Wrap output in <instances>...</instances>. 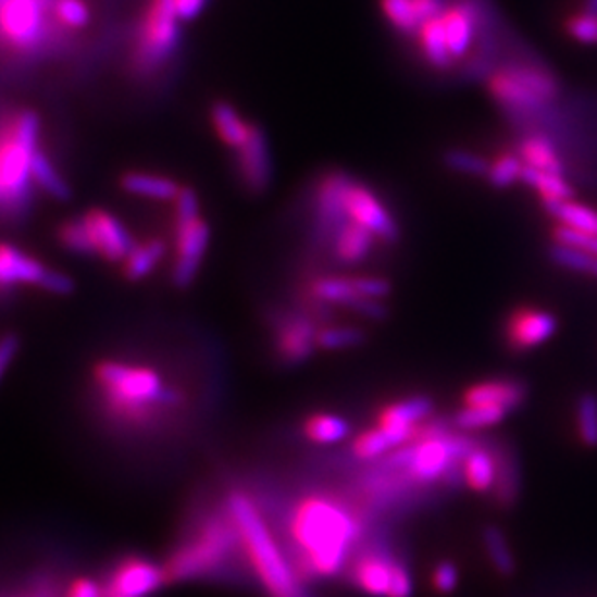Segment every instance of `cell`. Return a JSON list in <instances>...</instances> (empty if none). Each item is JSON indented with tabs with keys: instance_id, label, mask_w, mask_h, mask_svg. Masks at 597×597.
Listing matches in <instances>:
<instances>
[{
	"instance_id": "28",
	"label": "cell",
	"mask_w": 597,
	"mask_h": 597,
	"mask_svg": "<svg viewBox=\"0 0 597 597\" xmlns=\"http://www.w3.org/2000/svg\"><path fill=\"white\" fill-rule=\"evenodd\" d=\"M119 187L130 197L153 200V202H173L183 185H178L175 178L165 177L160 173L126 171L119 177Z\"/></svg>"
},
{
	"instance_id": "12",
	"label": "cell",
	"mask_w": 597,
	"mask_h": 597,
	"mask_svg": "<svg viewBox=\"0 0 597 597\" xmlns=\"http://www.w3.org/2000/svg\"><path fill=\"white\" fill-rule=\"evenodd\" d=\"M344 208L349 222L363 225L375 235L376 241L394 245L400 239V225L396 222L393 212L388 210L383 198L378 197L365 183L353 177L349 178L348 187L344 192Z\"/></svg>"
},
{
	"instance_id": "10",
	"label": "cell",
	"mask_w": 597,
	"mask_h": 597,
	"mask_svg": "<svg viewBox=\"0 0 597 597\" xmlns=\"http://www.w3.org/2000/svg\"><path fill=\"white\" fill-rule=\"evenodd\" d=\"M177 10L173 0H150L138 32V63L144 69H158L175 53L178 45Z\"/></svg>"
},
{
	"instance_id": "15",
	"label": "cell",
	"mask_w": 597,
	"mask_h": 597,
	"mask_svg": "<svg viewBox=\"0 0 597 597\" xmlns=\"http://www.w3.org/2000/svg\"><path fill=\"white\" fill-rule=\"evenodd\" d=\"M41 0H0V36L14 49H32L43 36Z\"/></svg>"
},
{
	"instance_id": "16",
	"label": "cell",
	"mask_w": 597,
	"mask_h": 597,
	"mask_svg": "<svg viewBox=\"0 0 597 597\" xmlns=\"http://www.w3.org/2000/svg\"><path fill=\"white\" fill-rule=\"evenodd\" d=\"M86 223L89 241L96 250V259H101L108 264H121L126 254L133 250L136 239L133 233L126 229L115 214L103 208H89L86 214H82Z\"/></svg>"
},
{
	"instance_id": "41",
	"label": "cell",
	"mask_w": 597,
	"mask_h": 597,
	"mask_svg": "<svg viewBox=\"0 0 597 597\" xmlns=\"http://www.w3.org/2000/svg\"><path fill=\"white\" fill-rule=\"evenodd\" d=\"M522 171H524V161L520 160L518 152H499L489 160V171L485 181L490 187L505 190V188L514 187L517 183H522Z\"/></svg>"
},
{
	"instance_id": "37",
	"label": "cell",
	"mask_w": 597,
	"mask_h": 597,
	"mask_svg": "<svg viewBox=\"0 0 597 597\" xmlns=\"http://www.w3.org/2000/svg\"><path fill=\"white\" fill-rule=\"evenodd\" d=\"M522 183L526 187L534 188L535 192L542 198V202H551V200H571L574 197L571 183L564 178V175H555V173H545V171L532 170L524 165L522 171Z\"/></svg>"
},
{
	"instance_id": "6",
	"label": "cell",
	"mask_w": 597,
	"mask_h": 597,
	"mask_svg": "<svg viewBox=\"0 0 597 597\" xmlns=\"http://www.w3.org/2000/svg\"><path fill=\"white\" fill-rule=\"evenodd\" d=\"M473 446L475 443L470 438L458 437L445 427L427 423L415 443L403 446L393 456V465L408 473L411 482L437 483L456 473V468L462 465Z\"/></svg>"
},
{
	"instance_id": "32",
	"label": "cell",
	"mask_w": 597,
	"mask_h": 597,
	"mask_svg": "<svg viewBox=\"0 0 597 597\" xmlns=\"http://www.w3.org/2000/svg\"><path fill=\"white\" fill-rule=\"evenodd\" d=\"M415 37H418L421 54L428 66L437 71H450L455 66V59L450 57L448 43H446L445 27L440 16L423 22Z\"/></svg>"
},
{
	"instance_id": "20",
	"label": "cell",
	"mask_w": 597,
	"mask_h": 597,
	"mask_svg": "<svg viewBox=\"0 0 597 597\" xmlns=\"http://www.w3.org/2000/svg\"><path fill=\"white\" fill-rule=\"evenodd\" d=\"M49 266L12 242L0 241V299L20 287L41 289Z\"/></svg>"
},
{
	"instance_id": "11",
	"label": "cell",
	"mask_w": 597,
	"mask_h": 597,
	"mask_svg": "<svg viewBox=\"0 0 597 597\" xmlns=\"http://www.w3.org/2000/svg\"><path fill=\"white\" fill-rule=\"evenodd\" d=\"M99 584L103 597H148L170 582L163 562L142 555H126L109 567Z\"/></svg>"
},
{
	"instance_id": "46",
	"label": "cell",
	"mask_w": 597,
	"mask_h": 597,
	"mask_svg": "<svg viewBox=\"0 0 597 597\" xmlns=\"http://www.w3.org/2000/svg\"><path fill=\"white\" fill-rule=\"evenodd\" d=\"M518 485H520V480H518V464L514 456H500L499 482L493 490L500 507H510L517 500Z\"/></svg>"
},
{
	"instance_id": "55",
	"label": "cell",
	"mask_w": 597,
	"mask_h": 597,
	"mask_svg": "<svg viewBox=\"0 0 597 597\" xmlns=\"http://www.w3.org/2000/svg\"><path fill=\"white\" fill-rule=\"evenodd\" d=\"M413 7L418 10L421 24L431 18H437L446 9L445 0H413Z\"/></svg>"
},
{
	"instance_id": "4",
	"label": "cell",
	"mask_w": 597,
	"mask_h": 597,
	"mask_svg": "<svg viewBox=\"0 0 597 597\" xmlns=\"http://www.w3.org/2000/svg\"><path fill=\"white\" fill-rule=\"evenodd\" d=\"M241 539L229 512L206 514L188 532L181 535L177 545L163 561L167 582L212 579L239 554Z\"/></svg>"
},
{
	"instance_id": "48",
	"label": "cell",
	"mask_w": 597,
	"mask_h": 597,
	"mask_svg": "<svg viewBox=\"0 0 597 597\" xmlns=\"http://www.w3.org/2000/svg\"><path fill=\"white\" fill-rule=\"evenodd\" d=\"M567 34L579 43L597 45V14L580 12L567 22Z\"/></svg>"
},
{
	"instance_id": "54",
	"label": "cell",
	"mask_w": 597,
	"mask_h": 597,
	"mask_svg": "<svg viewBox=\"0 0 597 597\" xmlns=\"http://www.w3.org/2000/svg\"><path fill=\"white\" fill-rule=\"evenodd\" d=\"M173 4H175L181 22H188V20L197 18L198 14L206 9L208 0H173Z\"/></svg>"
},
{
	"instance_id": "5",
	"label": "cell",
	"mask_w": 597,
	"mask_h": 597,
	"mask_svg": "<svg viewBox=\"0 0 597 597\" xmlns=\"http://www.w3.org/2000/svg\"><path fill=\"white\" fill-rule=\"evenodd\" d=\"M39 150V116L20 111L0 125V220L20 222L34 198L32 161Z\"/></svg>"
},
{
	"instance_id": "23",
	"label": "cell",
	"mask_w": 597,
	"mask_h": 597,
	"mask_svg": "<svg viewBox=\"0 0 597 597\" xmlns=\"http://www.w3.org/2000/svg\"><path fill=\"white\" fill-rule=\"evenodd\" d=\"M435 411V401L428 396H406L390 401L376 413L375 425L398 431H421Z\"/></svg>"
},
{
	"instance_id": "49",
	"label": "cell",
	"mask_w": 597,
	"mask_h": 597,
	"mask_svg": "<svg viewBox=\"0 0 597 597\" xmlns=\"http://www.w3.org/2000/svg\"><path fill=\"white\" fill-rule=\"evenodd\" d=\"M431 584L438 594L448 596V594H455L460 584V571H458V564L452 561L437 562V567L433 569L431 574Z\"/></svg>"
},
{
	"instance_id": "35",
	"label": "cell",
	"mask_w": 597,
	"mask_h": 597,
	"mask_svg": "<svg viewBox=\"0 0 597 597\" xmlns=\"http://www.w3.org/2000/svg\"><path fill=\"white\" fill-rule=\"evenodd\" d=\"M303 435L314 445H338L351 435V425L341 415L319 411V413H311L303 421Z\"/></svg>"
},
{
	"instance_id": "31",
	"label": "cell",
	"mask_w": 597,
	"mask_h": 597,
	"mask_svg": "<svg viewBox=\"0 0 597 597\" xmlns=\"http://www.w3.org/2000/svg\"><path fill=\"white\" fill-rule=\"evenodd\" d=\"M518 156L526 167L564 175V163L555 144L545 134H527L518 144Z\"/></svg>"
},
{
	"instance_id": "24",
	"label": "cell",
	"mask_w": 597,
	"mask_h": 597,
	"mask_svg": "<svg viewBox=\"0 0 597 597\" xmlns=\"http://www.w3.org/2000/svg\"><path fill=\"white\" fill-rule=\"evenodd\" d=\"M425 428V427H423ZM421 431H398V428H386L381 425L366 428L359 433L351 443V455L361 462H373L381 456L388 455L393 450H400L403 446L415 443L421 437Z\"/></svg>"
},
{
	"instance_id": "9",
	"label": "cell",
	"mask_w": 597,
	"mask_h": 597,
	"mask_svg": "<svg viewBox=\"0 0 597 597\" xmlns=\"http://www.w3.org/2000/svg\"><path fill=\"white\" fill-rule=\"evenodd\" d=\"M351 582L371 597H411L413 579L406 562L378 549L357 557L351 567Z\"/></svg>"
},
{
	"instance_id": "47",
	"label": "cell",
	"mask_w": 597,
	"mask_h": 597,
	"mask_svg": "<svg viewBox=\"0 0 597 597\" xmlns=\"http://www.w3.org/2000/svg\"><path fill=\"white\" fill-rule=\"evenodd\" d=\"M53 14L66 27H84L89 20L84 0H54Z\"/></svg>"
},
{
	"instance_id": "44",
	"label": "cell",
	"mask_w": 597,
	"mask_h": 597,
	"mask_svg": "<svg viewBox=\"0 0 597 597\" xmlns=\"http://www.w3.org/2000/svg\"><path fill=\"white\" fill-rule=\"evenodd\" d=\"M549 254L557 266L564 268L569 272H576V274H584V276L597 277V257L592 252L554 242Z\"/></svg>"
},
{
	"instance_id": "18",
	"label": "cell",
	"mask_w": 597,
	"mask_h": 597,
	"mask_svg": "<svg viewBox=\"0 0 597 597\" xmlns=\"http://www.w3.org/2000/svg\"><path fill=\"white\" fill-rule=\"evenodd\" d=\"M74 576L61 562L39 561L18 579L0 584V597H64Z\"/></svg>"
},
{
	"instance_id": "50",
	"label": "cell",
	"mask_w": 597,
	"mask_h": 597,
	"mask_svg": "<svg viewBox=\"0 0 597 597\" xmlns=\"http://www.w3.org/2000/svg\"><path fill=\"white\" fill-rule=\"evenodd\" d=\"M554 242L567 245V247H572V249L586 250V252H592V254H596L597 257L596 235H586V233L572 232L569 227L555 225Z\"/></svg>"
},
{
	"instance_id": "53",
	"label": "cell",
	"mask_w": 597,
	"mask_h": 597,
	"mask_svg": "<svg viewBox=\"0 0 597 597\" xmlns=\"http://www.w3.org/2000/svg\"><path fill=\"white\" fill-rule=\"evenodd\" d=\"M64 597H103L99 579L74 576Z\"/></svg>"
},
{
	"instance_id": "3",
	"label": "cell",
	"mask_w": 597,
	"mask_h": 597,
	"mask_svg": "<svg viewBox=\"0 0 597 597\" xmlns=\"http://www.w3.org/2000/svg\"><path fill=\"white\" fill-rule=\"evenodd\" d=\"M225 509L239 532L241 554L250 562L268 596L304 597L294 564L287 562L266 520L249 495L242 490H232L225 499Z\"/></svg>"
},
{
	"instance_id": "33",
	"label": "cell",
	"mask_w": 597,
	"mask_h": 597,
	"mask_svg": "<svg viewBox=\"0 0 597 597\" xmlns=\"http://www.w3.org/2000/svg\"><path fill=\"white\" fill-rule=\"evenodd\" d=\"M545 212L554 217L557 225L569 227L572 232L586 233L597 237V210L574 200H551L542 202Z\"/></svg>"
},
{
	"instance_id": "34",
	"label": "cell",
	"mask_w": 597,
	"mask_h": 597,
	"mask_svg": "<svg viewBox=\"0 0 597 597\" xmlns=\"http://www.w3.org/2000/svg\"><path fill=\"white\" fill-rule=\"evenodd\" d=\"M32 181L36 190H41L43 195L53 198L57 202H66L72 198L69 181L41 148L37 150L32 161Z\"/></svg>"
},
{
	"instance_id": "8",
	"label": "cell",
	"mask_w": 597,
	"mask_h": 597,
	"mask_svg": "<svg viewBox=\"0 0 597 597\" xmlns=\"http://www.w3.org/2000/svg\"><path fill=\"white\" fill-rule=\"evenodd\" d=\"M212 229L204 215L173 217V262L171 284L177 289H188L197 282L210 249Z\"/></svg>"
},
{
	"instance_id": "29",
	"label": "cell",
	"mask_w": 597,
	"mask_h": 597,
	"mask_svg": "<svg viewBox=\"0 0 597 597\" xmlns=\"http://www.w3.org/2000/svg\"><path fill=\"white\" fill-rule=\"evenodd\" d=\"M376 237L356 222H346L332 239V254L344 266H357L371 257Z\"/></svg>"
},
{
	"instance_id": "39",
	"label": "cell",
	"mask_w": 597,
	"mask_h": 597,
	"mask_svg": "<svg viewBox=\"0 0 597 597\" xmlns=\"http://www.w3.org/2000/svg\"><path fill=\"white\" fill-rule=\"evenodd\" d=\"M509 410L499 406H462L456 411L452 423L462 431H482L495 427L509 418Z\"/></svg>"
},
{
	"instance_id": "21",
	"label": "cell",
	"mask_w": 597,
	"mask_h": 597,
	"mask_svg": "<svg viewBox=\"0 0 597 597\" xmlns=\"http://www.w3.org/2000/svg\"><path fill=\"white\" fill-rule=\"evenodd\" d=\"M440 20L445 27L448 51L456 63V61L464 59L472 49L473 39L477 34V26H480V12L472 2H455V4H446Z\"/></svg>"
},
{
	"instance_id": "38",
	"label": "cell",
	"mask_w": 597,
	"mask_h": 597,
	"mask_svg": "<svg viewBox=\"0 0 597 597\" xmlns=\"http://www.w3.org/2000/svg\"><path fill=\"white\" fill-rule=\"evenodd\" d=\"M57 242L71 254L84 257V259H96V250L89 241L88 229H86V223L82 220V215L69 217L63 223H59Z\"/></svg>"
},
{
	"instance_id": "42",
	"label": "cell",
	"mask_w": 597,
	"mask_h": 597,
	"mask_svg": "<svg viewBox=\"0 0 597 597\" xmlns=\"http://www.w3.org/2000/svg\"><path fill=\"white\" fill-rule=\"evenodd\" d=\"M381 12L401 36H415L420 32L421 20L413 0H381Z\"/></svg>"
},
{
	"instance_id": "45",
	"label": "cell",
	"mask_w": 597,
	"mask_h": 597,
	"mask_svg": "<svg viewBox=\"0 0 597 597\" xmlns=\"http://www.w3.org/2000/svg\"><path fill=\"white\" fill-rule=\"evenodd\" d=\"M443 163L450 171L465 175V177L485 178L489 171V160L482 153L464 150V148H450L443 156Z\"/></svg>"
},
{
	"instance_id": "7",
	"label": "cell",
	"mask_w": 597,
	"mask_h": 597,
	"mask_svg": "<svg viewBox=\"0 0 597 597\" xmlns=\"http://www.w3.org/2000/svg\"><path fill=\"white\" fill-rule=\"evenodd\" d=\"M490 98L507 113L534 115L559 96V82L542 66L514 64L493 72L487 82Z\"/></svg>"
},
{
	"instance_id": "1",
	"label": "cell",
	"mask_w": 597,
	"mask_h": 597,
	"mask_svg": "<svg viewBox=\"0 0 597 597\" xmlns=\"http://www.w3.org/2000/svg\"><path fill=\"white\" fill-rule=\"evenodd\" d=\"M89 376L103 415L126 431L158 427L183 406L181 390L165 381L158 366L142 361L105 357L94 363Z\"/></svg>"
},
{
	"instance_id": "25",
	"label": "cell",
	"mask_w": 597,
	"mask_h": 597,
	"mask_svg": "<svg viewBox=\"0 0 597 597\" xmlns=\"http://www.w3.org/2000/svg\"><path fill=\"white\" fill-rule=\"evenodd\" d=\"M500 455H495L487 446H473L460 465V475L468 489L477 495L493 493L499 482Z\"/></svg>"
},
{
	"instance_id": "13",
	"label": "cell",
	"mask_w": 597,
	"mask_h": 597,
	"mask_svg": "<svg viewBox=\"0 0 597 597\" xmlns=\"http://www.w3.org/2000/svg\"><path fill=\"white\" fill-rule=\"evenodd\" d=\"M319 324L312 314L286 312L276 322L274 331V351L286 366H299L307 363L319 351Z\"/></svg>"
},
{
	"instance_id": "14",
	"label": "cell",
	"mask_w": 597,
	"mask_h": 597,
	"mask_svg": "<svg viewBox=\"0 0 597 597\" xmlns=\"http://www.w3.org/2000/svg\"><path fill=\"white\" fill-rule=\"evenodd\" d=\"M559 331L554 312L539 307H518L505 321V344L517 353L542 348Z\"/></svg>"
},
{
	"instance_id": "36",
	"label": "cell",
	"mask_w": 597,
	"mask_h": 597,
	"mask_svg": "<svg viewBox=\"0 0 597 597\" xmlns=\"http://www.w3.org/2000/svg\"><path fill=\"white\" fill-rule=\"evenodd\" d=\"M482 542L493 571L499 576H512L517 572V559L505 532L499 526H485L482 532Z\"/></svg>"
},
{
	"instance_id": "19",
	"label": "cell",
	"mask_w": 597,
	"mask_h": 597,
	"mask_svg": "<svg viewBox=\"0 0 597 597\" xmlns=\"http://www.w3.org/2000/svg\"><path fill=\"white\" fill-rule=\"evenodd\" d=\"M235 153H237V173L245 190H249L250 195L266 192L274 177L266 130L257 123H252L249 140Z\"/></svg>"
},
{
	"instance_id": "56",
	"label": "cell",
	"mask_w": 597,
	"mask_h": 597,
	"mask_svg": "<svg viewBox=\"0 0 597 597\" xmlns=\"http://www.w3.org/2000/svg\"><path fill=\"white\" fill-rule=\"evenodd\" d=\"M584 12L597 14V0H584Z\"/></svg>"
},
{
	"instance_id": "27",
	"label": "cell",
	"mask_w": 597,
	"mask_h": 597,
	"mask_svg": "<svg viewBox=\"0 0 597 597\" xmlns=\"http://www.w3.org/2000/svg\"><path fill=\"white\" fill-rule=\"evenodd\" d=\"M309 295L321 307H339L351 312L365 299L357 291L356 277L336 274L312 277L309 282Z\"/></svg>"
},
{
	"instance_id": "51",
	"label": "cell",
	"mask_w": 597,
	"mask_h": 597,
	"mask_svg": "<svg viewBox=\"0 0 597 597\" xmlns=\"http://www.w3.org/2000/svg\"><path fill=\"white\" fill-rule=\"evenodd\" d=\"M74 289H76V282L69 274H64L61 270L49 268L43 284H41V291L57 295V297H66V295L74 294Z\"/></svg>"
},
{
	"instance_id": "52",
	"label": "cell",
	"mask_w": 597,
	"mask_h": 597,
	"mask_svg": "<svg viewBox=\"0 0 597 597\" xmlns=\"http://www.w3.org/2000/svg\"><path fill=\"white\" fill-rule=\"evenodd\" d=\"M20 349H22V339L18 334L9 332L0 336V381L9 373L10 366L16 361Z\"/></svg>"
},
{
	"instance_id": "17",
	"label": "cell",
	"mask_w": 597,
	"mask_h": 597,
	"mask_svg": "<svg viewBox=\"0 0 597 597\" xmlns=\"http://www.w3.org/2000/svg\"><path fill=\"white\" fill-rule=\"evenodd\" d=\"M351 175L331 171L322 175L314 190V229L321 241L332 242L344 223L349 222L344 208V192Z\"/></svg>"
},
{
	"instance_id": "30",
	"label": "cell",
	"mask_w": 597,
	"mask_h": 597,
	"mask_svg": "<svg viewBox=\"0 0 597 597\" xmlns=\"http://www.w3.org/2000/svg\"><path fill=\"white\" fill-rule=\"evenodd\" d=\"M210 121L214 133L229 150L237 152L249 140L252 123L227 101H214L210 108Z\"/></svg>"
},
{
	"instance_id": "22",
	"label": "cell",
	"mask_w": 597,
	"mask_h": 597,
	"mask_svg": "<svg viewBox=\"0 0 597 597\" xmlns=\"http://www.w3.org/2000/svg\"><path fill=\"white\" fill-rule=\"evenodd\" d=\"M527 386L517 378H489L465 388L462 406H499L514 411L526 401Z\"/></svg>"
},
{
	"instance_id": "26",
	"label": "cell",
	"mask_w": 597,
	"mask_h": 597,
	"mask_svg": "<svg viewBox=\"0 0 597 597\" xmlns=\"http://www.w3.org/2000/svg\"><path fill=\"white\" fill-rule=\"evenodd\" d=\"M167 252H170V245L160 237H150V239L134 242L133 250L119 264L121 276L128 284L144 282L160 268L161 262L167 257Z\"/></svg>"
},
{
	"instance_id": "43",
	"label": "cell",
	"mask_w": 597,
	"mask_h": 597,
	"mask_svg": "<svg viewBox=\"0 0 597 597\" xmlns=\"http://www.w3.org/2000/svg\"><path fill=\"white\" fill-rule=\"evenodd\" d=\"M574 423L580 443L588 448L597 446V396L586 393L580 396L574 408Z\"/></svg>"
},
{
	"instance_id": "40",
	"label": "cell",
	"mask_w": 597,
	"mask_h": 597,
	"mask_svg": "<svg viewBox=\"0 0 597 597\" xmlns=\"http://www.w3.org/2000/svg\"><path fill=\"white\" fill-rule=\"evenodd\" d=\"M366 334L359 326L348 324H326L319 328V349L322 351H346L365 344Z\"/></svg>"
},
{
	"instance_id": "2",
	"label": "cell",
	"mask_w": 597,
	"mask_h": 597,
	"mask_svg": "<svg viewBox=\"0 0 597 597\" xmlns=\"http://www.w3.org/2000/svg\"><path fill=\"white\" fill-rule=\"evenodd\" d=\"M287 530L297 557L295 572L304 579H334L349 561L361 522L346 500L312 493L295 505Z\"/></svg>"
}]
</instances>
